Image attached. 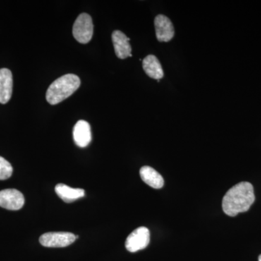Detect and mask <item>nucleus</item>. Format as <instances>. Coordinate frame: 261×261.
Here are the masks:
<instances>
[{
  "instance_id": "39448f33",
  "label": "nucleus",
  "mask_w": 261,
  "mask_h": 261,
  "mask_svg": "<svg viewBox=\"0 0 261 261\" xmlns=\"http://www.w3.org/2000/svg\"><path fill=\"white\" fill-rule=\"evenodd\" d=\"M149 241L150 233L148 228L142 226L128 235L126 241V248L130 252H136L146 248Z\"/></svg>"
},
{
  "instance_id": "7ed1b4c3",
  "label": "nucleus",
  "mask_w": 261,
  "mask_h": 261,
  "mask_svg": "<svg viewBox=\"0 0 261 261\" xmlns=\"http://www.w3.org/2000/svg\"><path fill=\"white\" fill-rule=\"evenodd\" d=\"M93 23L90 15L82 13L75 20L73 27V35L77 42L87 44L93 36Z\"/></svg>"
},
{
  "instance_id": "2eb2a0df",
  "label": "nucleus",
  "mask_w": 261,
  "mask_h": 261,
  "mask_svg": "<svg viewBox=\"0 0 261 261\" xmlns=\"http://www.w3.org/2000/svg\"><path fill=\"white\" fill-rule=\"evenodd\" d=\"M258 261H261V255H260V256L258 257Z\"/></svg>"
},
{
  "instance_id": "f257e3e1",
  "label": "nucleus",
  "mask_w": 261,
  "mask_h": 261,
  "mask_svg": "<svg viewBox=\"0 0 261 261\" xmlns=\"http://www.w3.org/2000/svg\"><path fill=\"white\" fill-rule=\"evenodd\" d=\"M253 187L249 182H240L230 189L223 198V211L229 216L246 212L255 201Z\"/></svg>"
},
{
  "instance_id": "9d476101",
  "label": "nucleus",
  "mask_w": 261,
  "mask_h": 261,
  "mask_svg": "<svg viewBox=\"0 0 261 261\" xmlns=\"http://www.w3.org/2000/svg\"><path fill=\"white\" fill-rule=\"evenodd\" d=\"M13 93V75L8 68L0 69V103L9 102Z\"/></svg>"
},
{
  "instance_id": "f03ea898",
  "label": "nucleus",
  "mask_w": 261,
  "mask_h": 261,
  "mask_svg": "<svg viewBox=\"0 0 261 261\" xmlns=\"http://www.w3.org/2000/svg\"><path fill=\"white\" fill-rule=\"evenodd\" d=\"M80 79L75 74H66L60 77L49 86L46 99L51 105H57L65 100L80 88Z\"/></svg>"
},
{
  "instance_id": "ddd939ff",
  "label": "nucleus",
  "mask_w": 261,
  "mask_h": 261,
  "mask_svg": "<svg viewBox=\"0 0 261 261\" xmlns=\"http://www.w3.org/2000/svg\"><path fill=\"white\" fill-rule=\"evenodd\" d=\"M140 173L143 181L152 188L161 189L164 185L163 176L154 168L149 166H143L141 168Z\"/></svg>"
},
{
  "instance_id": "1a4fd4ad",
  "label": "nucleus",
  "mask_w": 261,
  "mask_h": 261,
  "mask_svg": "<svg viewBox=\"0 0 261 261\" xmlns=\"http://www.w3.org/2000/svg\"><path fill=\"white\" fill-rule=\"evenodd\" d=\"M73 140L80 147H86L92 141V132L88 122L81 120L75 123L73 128Z\"/></svg>"
},
{
  "instance_id": "6e6552de",
  "label": "nucleus",
  "mask_w": 261,
  "mask_h": 261,
  "mask_svg": "<svg viewBox=\"0 0 261 261\" xmlns=\"http://www.w3.org/2000/svg\"><path fill=\"white\" fill-rule=\"evenodd\" d=\"M129 38L126 37L123 32L115 31L112 34V41L114 46L115 53L120 59H125L132 57V47L129 43Z\"/></svg>"
},
{
  "instance_id": "0eeeda50",
  "label": "nucleus",
  "mask_w": 261,
  "mask_h": 261,
  "mask_svg": "<svg viewBox=\"0 0 261 261\" xmlns=\"http://www.w3.org/2000/svg\"><path fill=\"white\" fill-rule=\"evenodd\" d=\"M156 37L159 42H167L174 37V28L171 20L163 15H159L154 19Z\"/></svg>"
},
{
  "instance_id": "f8f14e48",
  "label": "nucleus",
  "mask_w": 261,
  "mask_h": 261,
  "mask_svg": "<svg viewBox=\"0 0 261 261\" xmlns=\"http://www.w3.org/2000/svg\"><path fill=\"white\" fill-rule=\"evenodd\" d=\"M142 66L147 75L153 80L159 81L164 75L162 65L159 59L152 55L146 57L142 62Z\"/></svg>"
},
{
  "instance_id": "423d86ee",
  "label": "nucleus",
  "mask_w": 261,
  "mask_h": 261,
  "mask_svg": "<svg viewBox=\"0 0 261 261\" xmlns=\"http://www.w3.org/2000/svg\"><path fill=\"white\" fill-rule=\"evenodd\" d=\"M25 199L23 194L15 189L0 191V207L10 211H18L23 207Z\"/></svg>"
},
{
  "instance_id": "9b49d317",
  "label": "nucleus",
  "mask_w": 261,
  "mask_h": 261,
  "mask_svg": "<svg viewBox=\"0 0 261 261\" xmlns=\"http://www.w3.org/2000/svg\"><path fill=\"white\" fill-rule=\"evenodd\" d=\"M56 192L60 198L67 203L74 202L85 195L83 189L72 188L64 184H58L56 187Z\"/></svg>"
},
{
  "instance_id": "4468645a",
  "label": "nucleus",
  "mask_w": 261,
  "mask_h": 261,
  "mask_svg": "<svg viewBox=\"0 0 261 261\" xmlns=\"http://www.w3.org/2000/svg\"><path fill=\"white\" fill-rule=\"evenodd\" d=\"M13 171L11 164L4 158L0 156V180L9 178L13 174Z\"/></svg>"
},
{
  "instance_id": "20e7f679",
  "label": "nucleus",
  "mask_w": 261,
  "mask_h": 261,
  "mask_svg": "<svg viewBox=\"0 0 261 261\" xmlns=\"http://www.w3.org/2000/svg\"><path fill=\"white\" fill-rule=\"evenodd\" d=\"M78 238L70 232H48L40 237L39 242L46 247H65L74 243Z\"/></svg>"
}]
</instances>
